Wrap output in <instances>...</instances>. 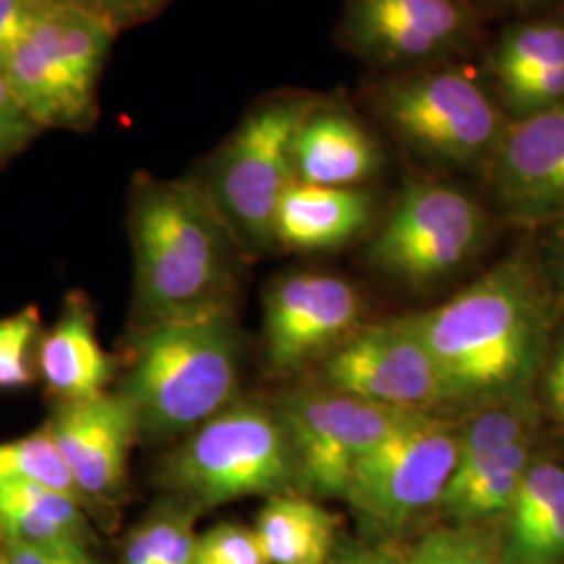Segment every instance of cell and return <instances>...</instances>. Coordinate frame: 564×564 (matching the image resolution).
<instances>
[{
	"label": "cell",
	"mask_w": 564,
	"mask_h": 564,
	"mask_svg": "<svg viewBox=\"0 0 564 564\" xmlns=\"http://www.w3.org/2000/svg\"><path fill=\"white\" fill-rule=\"evenodd\" d=\"M128 230L134 328L235 314L242 249L202 184L139 174Z\"/></svg>",
	"instance_id": "6da1fadb"
},
{
	"label": "cell",
	"mask_w": 564,
	"mask_h": 564,
	"mask_svg": "<svg viewBox=\"0 0 564 564\" xmlns=\"http://www.w3.org/2000/svg\"><path fill=\"white\" fill-rule=\"evenodd\" d=\"M245 339L235 314L134 328L118 384L139 440L184 437L239 398Z\"/></svg>",
	"instance_id": "7a4b0ae2"
},
{
	"label": "cell",
	"mask_w": 564,
	"mask_h": 564,
	"mask_svg": "<svg viewBox=\"0 0 564 564\" xmlns=\"http://www.w3.org/2000/svg\"><path fill=\"white\" fill-rule=\"evenodd\" d=\"M403 321L431 354L447 395L487 393L519 383L531 370L545 310L531 270L510 262L442 307Z\"/></svg>",
	"instance_id": "3957f363"
},
{
	"label": "cell",
	"mask_w": 564,
	"mask_h": 564,
	"mask_svg": "<svg viewBox=\"0 0 564 564\" xmlns=\"http://www.w3.org/2000/svg\"><path fill=\"white\" fill-rule=\"evenodd\" d=\"M162 484L195 512L295 485V454L276 403L237 398L184 435L163 460Z\"/></svg>",
	"instance_id": "277c9868"
},
{
	"label": "cell",
	"mask_w": 564,
	"mask_h": 564,
	"mask_svg": "<svg viewBox=\"0 0 564 564\" xmlns=\"http://www.w3.org/2000/svg\"><path fill=\"white\" fill-rule=\"evenodd\" d=\"M118 30L76 0H44L2 72L25 113L44 128H84Z\"/></svg>",
	"instance_id": "5b68a950"
},
{
	"label": "cell",
	"mask_w": 564,
	"mask_h": 564,
	"mask_svg": "<svg viewBox=\"0 0 564 564\" xmlns=\"http://www.w3.org/2000/svg\"><path fill=\"white\" fill-rule=\"evenodd\" d=\"M316 105L302 95L258 102L214 155L203 191L242 251L260 253L276 245V212L295 182L293 144Z\"/></svg>",
	"instance_id": "8992f818"
},
{
	"label": "cell",
	"mask_w": 564,
	"mask_h": 564,
	"mask_svg": "<svg viewBox=\"0 0 564 564\" xmlns=\"http://www.w3.org/2000/svg\"><path fill=\"white\" fill-rule=\"evenodd\" d=\"M456 464L452 431L412 412L356 464L343 498L368 529L393 533L440 506Z\"/></svg>",
	"instance_id": "52a82bcc"
},
{
	"label": "cell",
	"mask_w": 564,
	"mask_h": 564,
	"mask_svg": "<svg viewBox=\"0 0 564 564\" xmlns=\"http://www.w3.org/2000/svg\"><path fill=\"white\" fill-rule=\"evenodd\" d=\"M377 109L410 147L445 162L491 158L505 126L481 84L463 69H426L383 84Z\"/></svg>",
	"instance_id": "ba28073f"
},
{
	"label": "cell",
	"mask_w": 564,
	"mask_h": 564,
	"mask_svg": "<svg viewBox=\"0 0 564 564\" xmlns=\"http://www.w3.org/2000/svg\"><path fill=\"white\" fill-rule=\"evenodd\" d=\"M276 408L295 454V487L323 498H343L356 464L412 414L330 387L284 393Z\"/></svg>",
	"instance_id": "9c48e42d"
},
{
	"label": "cell",
	"mask_w": 564,
	"mask_h": 564,
	"mask_svg": "<svg viewBox=\"0 0 564 564\" xmlns=\"http://www.w3.org/2000/svg\"><path fill=\"white\" fill-rule=\"evenodd\" d=\"M484 237V214L466 193L414 184L370 245L372 263L410 284L440 281L463 265Z\"/></svg>",
	"instance_id": "30bf717a"
},
{
	"label": "cell",
	"mask_w": 564,
	"mask_h": 564,
	"mask_svg": "<svg viewBox=\"0 0 564 564\" xmlns=\"http://www.w3.org/2000/svg\"><path fill=\"white\" fill-rule=\"evenodd\" d=\"M57 447L88 514L111 521L123 498L139 424L132 405L118 391L78 402H55L42 424Z\"/></svg>",
	"instance_id": "8fae6325"
},
{
	"label": "cell",
	"mask_w": 564,
	"mask_h": 564,
	"mask_svg": "<svg viewBox=\"0 0 564 564\" xmlns=\"http://www.w3.org/2000/svg\"><path fill=\"white\" fill-rule=\"evenodd\" d=\"M324 381L364 402L405 412H421L447 395L431 354L403 318L337 345L324 362Z\"/></svg>",
	"instance_id": "7c38bea8"
},
{
	"label": "cell",
	"mask_w": 564,
	"mask_h": 564,
	"mask_svg": "<svg viewBox=\"0 0 564 564\" xmlns=\"http://www.w3.org/2000/svg\"><path fill=\"white\" fill-rule=\"evenodd\" d=\"M360 316L351 282L333 274L293 272L272 282L263 300L265 360L289 375L341 341Z\"/></svg>",
	"instance_id": "4fadbf2b"
},
{
	"label": "cell",
	"mask_w": 564,
	"mask_h": 564,
	"mask_svg": "<svg viewBox=\"0 0 564 564\" xmlns=\"http://www.w3.org/2000/svg\"><path fill=\"white\" fill-rule=\"evenodd\" d=\"M491 191L521 223L564 216V101L506 126L491 153Z\"/></svg>",
	"instance_id": "5bb4252c"
},
{
	"label": "cell",
	"mask_w": 564,
	"mask_h": 564,
	"mask_svg": "<svg viewBox=\"0 0 564 564\" xmlns=\"http://www.w3.org/2000/svg\"><path fill=\"white\" fill-rule=\"evenodd\" d=\"M468 21L464 0H349L345 32L368 59L408 63L458 44Z\"/></svg>",
	"instance_id": "9a60e30c"
},
{
	"label": "cell",
	"mask_w": 564,
	"mask_h": 564,
	"mask_svg": "<svg viewBox=\"0 0 564 564\" xmlns=\"http://www.w3.org/2000/svg\"><path fill=\"white\" fill-rule=\"evenodd\" d=\"M118 364L99 341L93 302L69 293L55 324L42 333L39 345V377L55 402H78L107 393L116 379Z\"/></svg>",
	"instance_id": "2e32d148"
},
{
	"label": "cell",
	"mask_w": 564,
	"mask_h": 564,
	"mask_svg": "<svg viewBox=\"0 0 564 564\" xmlns=\"http://www.w3.org/2000/svg\"><path fill=\"white\" fill-rule=\"evenodd\" d=\"M295 182L351 188L379 170V147L360 121L316 105L293 144Z\"/></svg>",
	"instance_id": "e0dca14e"
},
{
	"label": "cell",
	"mask_w": 564,
	"mask_h": 564,
	"mask_svg": "<svg viewBox=\"0 0 564 564\" xmlns=\"http://www.w3.org/2000/svg\"><path fill=\"white\" fill-rule=\"evenodd\" d=\"M506 102L521 118L564 101V25L527 23L506 34L494 59Z\"/></svg>",
	"instance_id": "ac0fdd59"
},
{
	"label": "cell",
	"mask_w": 564,
	"mask_h": 564,
	"mask_svg": "<svg viewBox=\"0 0 564 564\" xmlns=\"http://www.w3.org/2000/svg\"><path fill=\"white\" fill-rule=\"evenodd\" d=\"M370 216L372 202L358 188L293 182L276 212L274 241L295 251L335 249L360 235Z\"/></svg>",
	"instance_id": "d6986e66"
},
{
	"label": "cell",
	"mask_w": 564,
	"mask_h": 564,
	"mask_svg": "<svg viewBox=\"0 0 564 564\" xmlns=\"http://www.w3.org/2000/svg\"><path fill=\"white\" fill-rule=\"evenodd\" d=\"M564 558V468L538 464L524 470L508 508L505 564H556Z\"/></svg>",
	"instance_id": "ffe728a7"
},
{
	"label": "cell",
	"mask_w": 564,
	"mask_h": 564,
	"mask_svg": "<svg viewBox=\"0 0 564 564\" xmlns=\"http://www.w3.org/2000/svg\"><path fill=\"white\" fill-rule=\"evenodd\" d=\"M0 540L90 547V514L78 498L59 489L32 481H0Z\"/></svg>",
	"instance_id": "44dd1931"
},
{
	"label": "cell",
	"mask_w": 564,
	"mask_h": 564,
	"mask_svg": "<svg viewBox=\"0 0 564 564\" xmlns=\"http://www.w3.org/2000/svg\"><path fill=\"white\" fill-rule=\"evenodd\" d=\"M339 519L300 494L270 496L258 519L256 538L270 564H328Z\"/></svg>",
	"instance_id": "7402d4cb"
},
{
	"label": "cell",
	"mask_w": 564,
	"mask_h": 564,
	"mask_svg": "<svg viewBox=\"0 0 564 564\" xmlns=\"http://www.w3.org/2000/svg\"><path fill=\"white\" fill-rule=\"evenodd\" d=\"M527 470V445H508L470 463L456 464L440 506L460 523L508 512Z\"/></svg>",
	"instance_id": "603a6c76"
},
{
	"label": "cell",
	"mask_w": 564,
	"mask_h": 564,
	"mask_svg": "<svg viewBox=\"0 0 564 564\" xmlns=\"http://www.w3.org/2000/svg\"><path fill=\"white\" fill-rule=\"evenodd\" d=\"M195 510L182 502L158 508L128 538L121 564H191L197 535Z\"/></svg>",
	"instance_id": "cb8c5ba5"
},
{
	"label": "cell",
	"mask_w": 564,
	"mask_h": 564,
	"mask_svg": "<svg viewBox=\"0 0 564 564\" xmlns=\"http://www.w3.org/2000/svg\"><path fill=\"white\" fill-rule=\"evenodd\" d=\"M0 481L46 485L78 498L84 505L78 487L72 481L44 426L18 440L0 442Z\"/></svg>",
	"instance_id": "d4e9b609"
},
{
	"label": "cell",
	"mask_w": 564,
	"mask_h": 564,
	"mask_svg": "<svg viewBox=\"0 0 564 564\" xmlns=\"http://www.w3.org/2000/svg\"><path fill=\"white\" fill-rule=\"evenodd\" d=\"M42 333L36 305L0 318V393L25 389L36 381Z\"/></svg>",
	"instance_id": "484cf974"
},
{
	"label": "cell",
	"mask_w": 564,
	"mask_h": 564,
	"mask_svg": "<svg viewBox=\"0 0 564 564\" xmlns=\"http://www.w3.org/2000/svg\"><path fill=\"white\" fill-rule=\"evenodd\" d=\"M402 564H505L502 540L473 523L435 529Z\"/></svg>",
	"instance_id": "4316f807"
},
{
	"label": "cell",
	"mask_w": 564,
	"mask_h": 564,
	"mask_svg": "<svg viewBox=\"0 0 564 564\" xmlns=\"http://www.w3.org/2000/svg\"><path fill=\"white\" fill-rule=\"evenodd\" d=\"M191 564H270L251 527L223 523L197 535Z\"/></svg>",
	"instance_id": "83f0119b"
},
{
	"label": "cell",
	"mask_w": 564,
	"mask_h": 564,
	"mask_svg": "<svg viewBox=\"0 0 564 564\" xmlns=\"http://www.w3.org/2000/svg\"><path fill=\"white\" fill-rule=\"evenodd\" d=\"M517 442H523V419L505 410L487 412L458 440V464L477 460Z\"/></svg>",
	"instance_id": "f1b7e54d"
},
{
	"label": "cell",
	"mask_w": 564,
	"mask_h": 564,
	"mask_svg": "<svg viewBox=\"0 0 564 564\" xmlns=\"http://www.w3.org/2000/svg\"><path fill=\"white\" fill-rule=\"evenodd\" d=\"M41 126L32 120L15 99L0 65V170L36 139Z\"/></svg>",
	"instance_id": "f546056e"
},
{
	"label": "cell",
	"mask_w": 564,
	"mask_h": 564,
	"mask_svg": "<svg viewBox=\"0 0 564 564\" xmlns=\"http://www.w3.org/2000/svg\"><path fill=\"white\" fill-rule=\"evenodd\" d=\"M2 564H101L90 547L80 545H32L0 540Z\"/></svg>",
	"instance_id": "4dcf8cb0"
},
{
	"label": "cell",
	"mask_w": 564,
	"mask_h": 564,
	"mask_svg": "<svg viewBox=\"0 0 564 564\" xmlns=\"http://www.w3.org/2000/svg\"><path fill=\"white\" fill-rule=\"evenodd\" d=\"M44 0H0V65L20 44Z\"/></svg>",
	"instance_id": "1f68e13d"
},
{
	"label": "cell",
	"mask_w": 564,
	"mask_h": 564,
	"mask_svg": "<svg viewBox=\"0 0 564 564\" xmlns=\"http://www.w3.org/2000/svg\"><path fill=\"white\" fill-rule=\"evenodd\" d=\"M97 15L109 21L116 30L121 25L144 20L158 13L167 0H76Z\"/></svg>",
	"instance_id": "d6a6232c"
},
{
	"label": "cell",
	"mask_w": 564,
	"mask_h": 564,
	"mask_svg": "<svg viewBox=\"0 0 564 564\" xmlns=\"http://www.w3.org/2000/svg\"><path fill=\"white\" fill-rule=\"evenodd\" d=\"M328 564H402L400 558H395L393 554L384 552V550H349L343 552L339 556H333Z\"/></svg>",
	"instance_id": "836d02e7"
},
{
	"label": "cell",
	"mask_w": 564,
	"mask_h": 564,
	"mask_svg": "<svg viewBox=\"0 0 564 564\" xmlns=\"http://www.w3.org/2000/svg\"><path fill=\"white\" fill-rule=\"evenodd\" d=\"M547 383H564V345L558 349V354L554 358Z\"/></svg>",
	"instance_id": "e575fe53"
},
{
	"label": "cell",
	"mask_w": 564,
	"mask_h": 564,
	"mask_svg": "<svg viewBox=\"0 0 564 564\" xmlns=\"http://www.w3.org/2000/svg\"><path fill=\"white\" fill-rule=\"evenodd\" d=\"M554 249H556L558 262H561L564 270V216L561 220H556V228H554Z\"/></svg>",
	"instance_id": "d590c367"
},
{
	"label": "cell",
	"mask_w": 564,
	"mask_h": 564,
	"mask_svg": "<svg viewBox=\"0 0 564 564\" xmlns=\"http://www.w3.org/2000/svg\"><path fill=\"white\" fill-rule=\"evenodd\" d=\"M547 389H550V398H552L554 408L564 419V383H547Z\"/></svg>",
	"instance_id": "8d00e7d4"
},
{
	"label": "cell",
	"mask_w": 564,
	"mask_h": 564,
	"mask_svg": "<svg viewBox=\"0 0 564 564\" xmlns=\"http://www.w3.org/2000/svg\"><path fill=\"white\" fill-rule=\"evenodd\" d=\"M502 2H508V4H533L538 0H502Z\"/></svg>",
	"instance_id": "74e56055"
},
{
	"label": "cell",
	"mask_w": 564,
	"mask_h": 564,
	"mask_svg": "<svg viewBox=\"0 0 564 564\" xmlns=\"http://www.w3.org/2000/svg\"><path fill=\"white\" fill-rule=\"evenodd\" d=\"M0 564H2V554H0Z\"/></svg>",
	"instance_id": "f35d334b"
}]
</instances>
